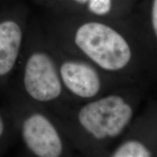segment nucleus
Wrapping results in <instances>:
<instances>
[{"label":"nucleus","instance_id":"1","mask_svg":"<svg viewBox=\"0 0 157 157\" xmlns=\"http://www.w3.org/2000/svg\"><path fill=\"white\" fill-rule=\"evenodd\" d=\"M29 50L23 47L9 88L34 103H48L56 101L63 91L56 61L42 49Z\"/></svg>","mask_w":157,"mask_h":157},{"label":"nucleus","instance_id":"2","mask_svg":"<svg viewBox=\"0 0 157 157\" xmlns=\"http://www.w3.org/2000/svg\"><path fill=\"white\" fill-rule=\"evenodd\" d=\"M6 102L13 116L17 138L30 154L39 157H58L63 152V143L55 124L42 111L29 109L26 98L9 88Z\"/></svg>","mask_w":157,"mask_h":157},{"label":"nucleus","instance_id":"3","mask_svg":"<svg viewBox=\"0 0 157 157\" xmlns=\"http://www.w3.org/2000/svg\"><path fill=\"white\" fill-rule=\"evenodd\" d=\"M74 42L86 56L105 70L122 69L132 57L126 39L112 27L98 21H88L80 25Z\"/></svg>","mask_w":157,"mask_h":157},{"label":"nucleus","instance_id":"4","mask_svg":"<svg viewBox=\"0 0 157 157\" xmlns=\"http://www.w3.org/2000/svg\"><path fill=\"white\" fill-rule=\"evenodd\" d=\"M132 114V108L122 98L109 95L82 107L78 119L87 132L102 140L120 135Z\"/></svg>","mask_w":157,"mask_h":157},{"label":"nucleus","instance_id":"5","mask_svg":"<svg viewBox=\"0 0 157 157\" xmlns=\"http://www.w3.org/2000/svg\"><path fill=\"white\" fill-rule=\"evenodd\" d=\"M24 10L10 7L0 11V92L8 89L24 47Z\"/></svg>","mask_w":157,"mask_h":157},{"label":"nucleus","instance_id":"6","mask_svg":"<svg viewBox=\"0 0 157 157\" xmlns=\"http://www.w3.org/2000/svg\"><path fill=\"white\" fill-rule=\"evenodd\" d=\"M63 85L78 97L93 98L101 89L96 71L83 63L65 60L58 68Z\"/></svg>","mask_w":157,"mask_h":157},{"label":"nucleus","instance_id":"7","mask_svg":"<svg viewBox=\"0 0 157 157\" xmlns=\"http://www.w3.org/2000/svg\"><path fill=\"white\" fill-rule=\"evenodd\" d=\"M16 140L13 116L6 102L5 93L0 92V156L9 151Z\"/></svg>","mask_w":157,"mask_h":157},{"label":"nucleus","instance_id":"8","mask_svg":"<svg viewBox=\"0 0 157 157\" xmlns=\"http://www.w3.org/2000/svg\"><path fill=\"white\" fill-rule=\"evenodd\" d=\"M151 152L143 143L136 140L124 143L113 153V157H148Z\"/></svg>","mask_w":157,"mask_h":157},{"label":"nucleus","instance_id":"9","mask_svg":"<svg viewBox=\"0 0 157 157\" xmlns=\"http://www.w3.org/2000/svg\"><path fill=\"white\" fill-rule=\"evenodd\" d=\"M113 0H88L87 7L90 13L98 17L106 16L113 8Z\"/></svg>","mask_w":157,"mask_h":157},{"label":"nucleus","instance_id":"10","mask_svg":"<svg viewBox=\"0 0 157 157\" xmlns=\"http://www.w3.org/2000/svg\"><path fill=\"white\" fill-rule=\"evenodd\" d=\"M151 23L155 34L157 36V0H153L152 2Z\"/></svg>","mask_w":157,"mask_h":157},{"label":"nucleus","instance_id":"11","mask_svg":"<svg viewBox=\"0 0 157 157\" xmlns=\"http://www.w3.org/2000/svg\"><path fill=\"white\" fill-rule=\"evenodd\" d=\"M70 1L76 3L80 5H87L88 0H70Z\"/></svg>","mask_w":157,"mask_h":157},{"label":"nucleus","instance_id":"12","mask_svg":"<svg viewBox=\"0 0 157 157\" xmlns=\"http://www.w3.org/2000/svg\"><path fill=\"white\" fill-rule=\"evenodd\" d=\"M47 1H50V0H47Z\"/></svg>","mask_w":157,"mask_h":157}]
</instances>
